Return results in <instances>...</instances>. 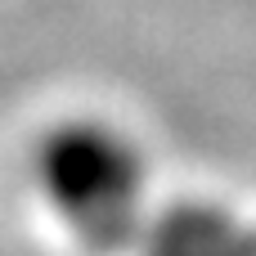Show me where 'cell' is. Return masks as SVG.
I'll list each match as a JSON object with an SVG mask.
<instances>
[{
    "mask_svg": "<svg viewBox=\"0 0 256 256\" xmlns=\"http://www.w3.org/2000/svg\"><path fill=\"white\" fill-rule=\"evenodd\" d=\"M40 184L50 207L90 225V234L126 202V171L99 140H50L40 153Z\"/></svg>",
    "mask_w": 256,
    "mask_h": 256,
    "instance_id": "6da1fadb",
    "label": "cell"
}]
</instances>
